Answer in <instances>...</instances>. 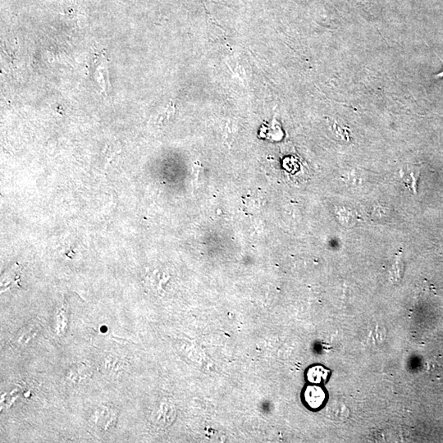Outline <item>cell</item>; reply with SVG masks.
Masks as SVG:
<instances>
[{
  "mask_svg": "<svg viewBox=\"0 0 443 443\" xmlns=\"http://www.w3.org/2000/svg\"><path fill=\"white\" fill-rule=\"evenodd\" d=\"M324 398V392L320 388H311L307 391V400L311 406L321 404Z\"/></svg>",
  "mask_w": 443,
  "mask_h": 443,
  "instance_id": "1",
  "label": "cell"
},
{
  "mask_svg": "<svg viewBox=\"0 0 443 443\" xmlns=\"http://www.w3.org/2000/svg\"><path fill=\"white\" fill-rule=\"evenodd\" d=\"M435 77L437 79H441L443 78V72H440L438 74L436 75Z\"/></svg>",
  "mask_w": 443,
  "mask_h": 443,
  "instance_id": "2",
  "label": "cell"
}]
</instances>
